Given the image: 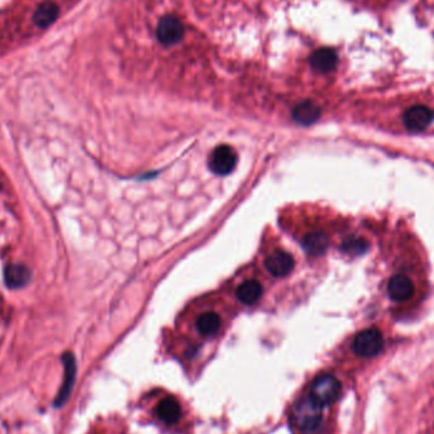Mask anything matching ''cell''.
<instances>
[{"mask_svg": "<svg viewBox=\"0 0 434 434\" xmlns=\"http://www.w3.org/2000/svg\"><path fill=\"white\" fill-rule=\"evenodd\" d=\"M323 408L310 396L297 401L293 407L291 422L293 426L304 433L314 432L319 428L323 418Z\"/></svg>", "mask_w": 434, "mask_h": 434, "instance_id": "cell-1", "label": "cell"}, {"mask_svg": "<svg viewBox=\"0 0 434 434\" xmlns=\"http://www.w3.org/2000/svg\"><path fill=\"white\" fill-rule=\"evenodd\" d=\"M342 393V385L335 376L323 374L317 376L310 386V398L321 407L330 405L339 399Z\"/></svg>", "mask_w": 434, "mask_h": 434, "instance_id": "cell-2", "label": "cell"}, {"mask_svg": "<svg viewBox=\"0 0 434 434\" xmlns=\"http://www.w3.org/2000/svg\"><path fill=\"white\" fill-rule=\"evenodd\" d=\"M382 347H384V336L376 328H369L361 332L354 338V342H353L354 352L365 358L375 357L382 351Z\"/></svg>", "mask_w": 434, "mask_h": 434, "instance_id": "cell-3", "label": "cell"}, {"mask_svg": "<svg viewBox=\"0 0 434 434\" xmlns=\"http://www.w3.org/2000/svg\"><path fill=\"white\" fill-rule=\"evenodd\" d=\"M236 154L229 145H220L212 151L209 160V167L217 176H227L235 169Z\"/></svg>", "mask_w": 434, "mask_h": 434, "instance_id": "cell-4", "label": "cell"}, {"mask_svg": "<svg viewBox=\"0 0 434 434\" xmlns=\"http://www.w3.org/2000/svg\"><path fill=\"white\" fill-rule=\"evenodd\" d=\"M157 34L161 43L174 45L183 37L184 27L178 18L167 16L159 22Z\"/></svg>", "mask_w": 434, "mask_h": 434, "instance_id": "cell-5", "label": "cell"}, {"mask_svg": "<svg viewBox=\"0 0 434 434\" xmlns=\"http://www.w3.org/2000/svg\"><path fill=\"white\" fill-rule=\"evenodd\" d=\"M433 111L426 106L410 107L404 115V124L410 131H422L432 124Z\"/></svg>", "mask_w": 434, "mask_h": 434, "instance_id": "cell-6", "label": "cell"}, {"mask_svg": "<svg viewBox=\"0 0 434 434\" xmlns=\"http://www.w3.org/2000/svg\"><path fill=\"white\" fill-rule=\"evenodd\" d=\"M157 417L167 426H174L182 417V408L174 396H165L157 405Z\"/></svg>", "mask_w": 434, "mask_h": 434, "instance_id": "cell-7", "label": "cell"}, {"mask_svg": "<svg viewBox=\"0 0 434 434\" xmlns=\"http://www.w3.org/2000/svg\"><path fill=\"white\" fill-rule=\"evenodd\" d=\"M295 266L293 257L287 251H277L266 260V267L275 277L287 276Z\"/></svg>", "mask_w": 434, "mask_h": 434, "instance_id": "cell-8", "label": "cell"}, {"mask_svg": "<svg viewBox=\"0 0 434 434\" xmlns=\"http://www.w3.org/2000/svg\"><path fill=\"white\" fill-rule=\"evenodd\" d=\"M389 295L393 301H405L410 299L414 295V284L409 277L404 275H396L393 276L389 286Z\"/></svg>", "mask_w": 434, "mask_h": 434, "instance_id": "cell-9", "label": "cell"}, {"mask_svg": "<svg viewBox=\"0 0 434 434\" xmlns=\"http://www.w3.org/2000/svg\"><path fill=\"white\" fill-rule=\"evenodd\" d=\"M64 363H65V381L60 390L59 396L56 399V407H61L67 400L69 395L71 393V387L76 380V358L71 353H67L64 356Z\"/></svg>", "mask_w": 434, "mask_h": 434, "instance_id": "cell-10", "label": "cell"}, {"mask_svg": "<svg viewBox=\"0 0 434 434\" xmlns=\"http://www.w3.org/2000/svg\"><path fill=\"white\" fill-rule=\"evenodd\" d=\"M321 111L319 108V106L315 104L314 102H302L300 104H297L293 109V119L300 124V125L309 126L314 122H317L320 117Z\"/></svg>", "mask_w": 434, "mask_h": 434, "instance_id": "cell-11", "label": "cell"}, {"mask_svg": "<svg viewBox=\"0 0 434 434\" xmlns=\"http://www.w3.org/2000/svg\"><path fill=\"white\" fill-rule=\"evenodd\" d=\"M311 65L321 73H329L334 70L338 64V55L332 49H320L312 54Z\"/></svg>", "mask_w": 434, "mask_h": 434, "instance_id": "cell-12", "label": "cell"}, {"mask_svg": "<svg viewBox=\"0 0 434 434\" xmlns=\"http://www.w3.org/2000/svg\"><path fill=\"white\" fill-rule=\"evenodd\" d=\"M30 277H31L30 271L22 264H10L5 268V272H4L5 284L10 288H19L25 286L30 281Z\"/></svg>", "mask_w": 434, "mask_h": 434, "instance_id": "cell-13", "label": "cell"}, {"mask_svg": "<svg viewBox=\"0 0 434 434\" xmlns=\"http://www.w3.org/2000/svg\"><path fill=\"white\" fill-rule=\"evenodd\" d=\"M262 295H263V287L255 279L244 282L236 290V297L239 299V301H242V304H247V305L255 304L262 297Z\"/></svg>", "mask_w": 434, "mask_h": 434, "instance_id": "cell-14", "label": "cell"}, {"mask_svg": "<svg viewBox=\"0 0 434 434\" xmlns=\"http://www.w3.org/2000/svg\"><path fill=\"white\" fill-rule=\"evenodd\" d=\"M221 326V319L216 312H203L196 321V328L198 333L203 336H212L216 334Z\"/></svg>", "mask_w": 434, "mask_h": 434, "instance_id": "cell-15", "label": "cell"}, {"mask_svg": "<svg viewBox=\"0 0 434 434\" xmlns=\"http://www.w3.org/2000/svg\"><path fill=\"white\" fill-rule=\"evenodd\" d=\"M59 16V7L51 1H45L34 12V19L40 27L50 25Z\"/></svg>", "mask_w": 434, "mask_h": 434, "instance_id": "cell-16", "label": "cell"}, {"mask_svg": "<svg viewBox=\"0 0 434 434\" xmlns=\"http://www.w3.org/2000/svg\"><path fill=\"white\" fill-rule=\"evenodd\" d=\"M329 245V240L326 235L321 233L310 234L304 239V248L311 255H320L326 251Z\"/></svg>", "mask_w": 434, "mask_h": 434, "instance_id": "cell-17", "label": "cell"}, {"mask_svg": "<svg viewBox=\"0 0 434 434\" xmlns=\"http://www.w3.org/2000/svg\"><path fill=\"white\" fill-rule=\"evenodd\" d=\"M368 242L361 238H352L343 242L342 251L351 255H359L367 251Z\"/></svg>", "mask_w": 434, "mask_h": 434, "instance_id": "cell-18", "label": "cell"}]
</instances>
